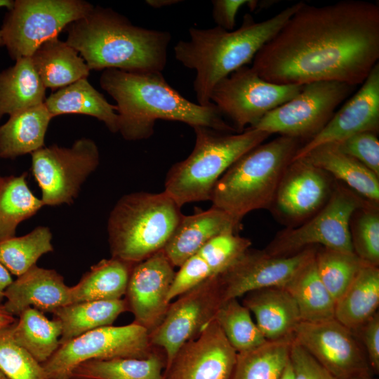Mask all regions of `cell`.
Returning a JSON list of instances; mask_svg holds the SVG:
<instances>
[{
  "mask_svg": "<svg viewBox=\"0 0 379 379\" xmlns=\"http://www.w3.org/2000/svg\"><path fill=\"white\" fill-rule=\"evenodd\" d=\"M174 267L162 249L132 269L124 300L134 316L133 322L149 333L163 320L171 303L168 293Z\"/></svg>",
  "mask_w": 379,
  "mask_h": 379,
  "instance_id": "18",
  "label": "cell"
},
{
  "mask_svg": "<svg viewBox=\"0 0 379 379\" xmlns=\"http://www.w3.org/2000/svg\"><path fill=\"white\" fill-rule=\"evenodd\" d=\"M213 277L211 272L202 258L197 253L188 258L175 272L169 293L171 301L180 295Z\"/></svg>",
  "mask_w": 379,
  "mask_h": 379,
  "instance_id": "44",
  "label": "cell"
},
{
  "mask_svg": "<svg viewBox=\"0 0 379 379\" xmlns=\"http://www.w3.org/2000/svg\"><path fill=\"white\" fill-rule=\"evenodd\" d=\"M134 265L113 257L101 260L70 287V304L121 299Z\"/></svg>",
  "mask_w": 379,
  "mask_h": 379,
  "instance_id": "30",
  "label": "cell"
},
{
  "mask_svg": "<svg viewBox=\"0 0 379 379\" xmlns=\"http://www.w3.org/2000/svg\"><path fill=\"white\" fill-rule=\"evenodd\" d=\"M149 332L132 322L121 326H107L60 343L55 353L41 364L48 379H71L74 369L90 360L143 358L154 349Z\"/></svg>",
  "mask_w": 379,
  "mask_h": 379,
  "instance_id": "10",
  "label": "cell"
},
{
  "mask_svg": "<svg viewBox=\"0 0 379 379\" xmlns=\"http://www.w3.org/2000/svg\"><path fill=\"white\" fill-rule=\"evenodd\" d=\"M100 84L116 102L119 131L127 140L149 138L159 119L180 121L192 128L205 126L232 133L218 107L192 102L174 89L161 72L103 70Z\"/></svg>",
  "mask_w": 379,
  "mask_h": 379,
  "instance_id": "2",
  "label": "cell"
},
{
  "mask_svg": "<svg viewBox=\"0 0 379 379\" xmlns=\"http://www.w3.org/2000/svg\"><path fill=\"white\" fill-rule=\"evenodd\" d=\"M304 2H297L261 22L246 13L241 26L227 31L218 26L191 27L190 39L174 46L175 57L183 66L196 71L194 90L198 104L206 106L214 86L222 79L253 60Z\"/></svg>",
  "mask_w": 379,
  "mask_h": 379,
  "instance_id": "4",
  "label": "cell"
},
{
  "mask_svg": "<svg viewBox=\"0 0 379 379\" xmlns=\"http://www.w3.org/2000/svg\"><path fill=\"white\" fill-rule=\"evenodd\" d=\"M13 324L0 328V371L8 379H48L42 364L13 338Z\"/></svg>",
  "mask_w": 379,
  "mask_h": 379,
  "instance_id": "41",
  "label": "cell"
},
{
  "mask_svg": "<svg viewBox=\"0 0 379 379\" xmlns=\"http://www.w3.org/2000/svg\"><path fill=\"white\" fill-rule=\"evenodd\" d=\"M128 311L124 299L93 300L72 303L56 310L53 318L62 326L60 344L93 329L111 326L123 312Z\"/></svg>",
  "mask_w": 379,
  "mask_h": 379,
  "instance_id": "31",
  "label": "cell"
},
{
  "mask_svg": "<svg viewBox=\"0 0 379 379\" xmlns=\"http://www.w3.org/2000/svg\"><path fill=\"white\" fill-rule=\"evenodd\" d=\"M0 379H8L0 371Z\"/></svg>",
  "mask_w": 379,
  "mask_h": 379,
  "instance_id": "54",
  "label": "cell"
},
{
  "mask_svg": "<svg viewBox=\"0 0 379 379\" xmlns=\"http://www.w3.org/2000/svg\"><path fill=\"white\" fill-rule=\"evenodd\" d=\"M241 222L214 206L183 215L163 250L171 264L179 267L215 236L237 233L241 227Z\"/></svg>",
  "mask_w": 379,
  "mask_h": 379,
  "instance_id": "22",
  "label": "cell"
},
{
  "mask_svg": "<svg viewBox=\"0 0 379 379\" xmlns=\"http://www.w3.org/2000/svg\"><path fill=\"white\" fill-rule=\"evenodd\" d=\"M251 314L238 299H231L222 303L215 314L214 319L237 352L253 349L267 341Z\"/></svg>",
  "mask_w": 379,
  "mask_h": 379,
  "instance_id": "39",
  "label": "cell"
},
{
  "mask_svg": "<svg viewBox=\"0 0 379 379\" xmlns=\"http://www.w3.org/2000/svg\"><path fill=\"white\" fill-rule=\"evenodd\" d=\"M14 1L12 0H0V8L6 7L8 10L11 9L13 6ZM4 46L1 33L0 31V46Z\"/></svg>",
  "mask_w": 379,
  "mask_h": 379,
  "instance_id": "51",
  "label": "cell"
},
{
  "mask_svg": "<svg viewBox=\"0 0 379 379\" xmlns=\"http://www.w3.org/2000/svg\"><path fill=\"white\" fill-rule=\"evenodd\" d=\"M242 304L252 313L267 340L293 338L301 321L295 301L284 287H270L249 292Z\"/></svg>",
  "mask_w": 379,
  "mask_h": 379,
  "instance_id": "23",
  "label": "cell"
},
{
  "mask_svg": "<svg viewBox=\"0 0 379 379\" xmlns=\"http://www.w3.org/2000/svg\"><path fill=\"white\" fill-rule=\"evenodd\" d=\"M312 246L288 257L268 255L250 248L225 272L218 275L222 302L270 287H284L315 255Z\"/></svg>",
  "mask_w": 379,
  "mask_h": 379,
  "instance_id": "16",
  "label": "cell"
},
{
  "mask_svg": "<svg viewBox=\"0 0 379 379\" xmlns=\"http://www.w3.org/2000/svg\"><path fill=\"white\" fill-rule=\"evenodd\" d=\"M293 338L267 340L237 352L231 379H279L288 361Z\"/></svg>",
  "mask_w": 379,
  "mask_h": 379,
  "instance_id": "36",
  "label": "cell"
},
{
  "mask_svg": "<svg viewBox=\"0 0 379 379\" xmlns=\"http://www.w3.org/2000/svg\"><path fill=\"white\" fill-rule=\"evenodd\" d=\"M166 359L156 350L143 358H115L81 363L71 379H164Z\"/></svg>",
  "mask_w": 379,
  "mask_h": 379,
  "instance_id": "33",
  "label": "cell"
},
{
  "mask_svg": "<svg viewBox=\"0 0 379 379\" xmlns=\"http://www.w3.org/2000/svg\"><path fill=\"white\" fill-rule=\"evenodd\" d=\"M379 306V268L364 263L335 301L334 318L354 331L372 317Z\"/></svg>",
  "mask_w": 379,
  "mask_h": 379,
  "instance_id": "28",
  "label": "cell"
},
{
  "mask_svg": "<svg viewBox=\"0 0 379 379\" xmlns=\"http://www.w3.org/2000/svg\"><path fill=\"white\" fill-rule=\"evenodd\" d=\"M302 159L341 181L364 199L379 203V177L342 152L335 143L316 147Z\"/></svg>",
  "mask_w": 379,
  "mask_h": 379,
  "instance_id": "24",
  "label": "cell"
},
{
  "mask_svg": "<svg viewBox=\"0 0 379 379\" xmlns=\"http://www.w3.org/2000/svg\"><path fill=\"white\" fill-rule=\"evenodd\" d=\"M13 281L11 273L0 263V305L5 299V291Z\"/></svg>",
  "mask_w": 379,
  "mask_h": 379,
  "instance_id": "48",
  "label": "cell"
},
{
  "mask_svg": "<svg viewBox=\"0 0 379 379\" xmlns=\"http://www.w3.org/2000/svg\"><path fill=\"white\" fill-rule=\"evenodd\" d=\"M350 232L354 253L365 263L379 265V206L367 201L352 214Z\"/></svg>",
  "mask_w": 379,
  "mask_h": 379,
  "instance_id": "40",
  "label": "cell"
},
{
  "mask_svg": "<svg viewBox=\"0 0 379 379\" xmlns=\"http://www.w3.org/2000/svg\"><path fill=\"white\" fill-rule=\"evenodd\" d=\"M379 60V6L345 0L306 4L258 51L252 68L284 85L333 81L362 84Z\"/></svg>",
  "mask_w": 379,
  "mask_h": 379,
  "instance_id": "1",
  "label": "cell"
},
{
  "mask_svg": "<svg viewBox=\"0 0 379 379\" xmlns=\"http://www.w3.org/2000/svg\"><path fill=\"white\" fill-rule=\"evenodd\" d=\"M222 304L218 276L204 281L170 303L163 320L149 333L152 345L164 352V370L179 349L214 319Z\"/></svg>",
  "mask_w": 379,
  "mask_h": 379,
  "instance_id": "14",
  "label": "cell"
},
{
  "mask_svg": "<svg viewBox=\"0 0 379 379\" xmlns=\"http://www.w3.org/2000/svg\"><path fill=\"white\" fill-rule=\"evenodd\" d=\"M4 308L13 316L34 307L42 312L53 313L70 304V287L54 270L36 265L13 281L5 291Z\"/></svg>",
  "mask_w": 379,
  "mask_h": 379,
  "instance_id": "21",
  "label": "cell"
},
{
  "mask_svg": "<svg viewBox=\"0 0 379 379\" xmlns=\"http://www.w3.org/2000/svg\"><path fill=\"white\" fill-rule=\"evenodd\" d=\"M31 155L32 171L44 206L71 204L100 163L98 147L87 138L77 140L69 147H44Z\"/></svg>",
  "mask_w": 379,
  "mask_h": 379,
  "instance_id": "13",
  "label": "cell"
},
{
  "mask_svg": "<svg viewBox=\"0 0 379 379\" xmlns=\"http://www.w3.org/2000/svg\"><path fill=\"white\" fill-rule=\"evenodd\" d=\"M355 87L333 81L305 84L298 95L267 113L251 128L307 142L324 128Z\"/></svg>",
  "mask_w": 379,
  "mask_h": 379,
  "instance_id": "11",
  "label": "cell"
},
{
  "mask_svg": "<svg viewBox=\"0 0 379 379\" xmlns=\"http://www.w3.org/2000/svg\"><path fill=\"white\" fill-rule=\"evenodd\" d=\"M193 128L196 140L192 152L171 166L164 183V192L180 207L210 200L215 183L224 173L271 135L250 127L235 134L205 126Z\"/></svg>",
  "mask_w": 379,
  "mask_h": 379,
  "instance_id": "6",
  "label": "cell"
},
{
  "mask_svg": "<svg viewBox=\"0 0 379 379\" xmlns=\"http://www.w3.org/2000/svg\"><path fill=\"white\" fill-rule=\"evenodd\" d=\"M78 53L55 37L43 43L29 58L46 88L58 90L88 78L90 69Z\"/></svg>",
  "mask_w": 379,
  "mask_h": 379,
  "instance_id": "26",
  "label": "cell"
},
{
  "mask_svg": "<svg viewBox=\"0 0 379 379\" xmlns=\"http://www.w3.org/2000/svg\"><path fill=\"white\" fill-rule=\"evenodd\" d=\"M164 191L123 196L107 223L112 257L136 264L164 249L183 215Z\"/></svg>",
  "mask_w": 379,
  "mask_h": 379,
  "instance_id": "7",
  "label": "cell"
},
{
  "mask_svg": "<svg viewBox=\"0 0 379 379\" xmlns=\"http://www.w3.org/2000/svg\"><path fill=\"white\" fill-rule=\"evenodd\" d=\"M377 133L361 132L335 144L342 152L359 161L379 177V140Z\"/></svg>",
  "mask_w": 379,
  "mask_h": 379,
  "instance_id": "43",
  "label": "cell"
},
{
  "mask_svg": "<svg viewBox=\"0 0 379 379\" xmlns=\"http://www.w3.org/2000/svg\"><path fill=\"white\" fill-rule=\"evenodd\" d=\"M44 104L53 117L67 114L88 115L102 121L112 133L119 131L116 105L108 102L87 78L52 93Z\"/></svg>",
  "mask_w": 379,
  "mask_h": 379,
  "instance_id": "25",
  "label": "cell"
},
{
  "mask_svg": "<svg viewBox=\"0 0 379 379\" xmlns=\"http://www.w3.org/2000/svg\"><path fill=\"white\" fill-rule=\"evenodd\" d=\"M52 118L44 103L9 116L0 126V157L13 159L44 147Z\"/></svg>",
  "mask_w": 379,
  "mask_h": 379,
  "instance_id": "27",
  "label": "cell"
},
{
  "mask_svg": "<svg viewBox=\"0 0 379 379\" xmlns=\"http://www.w3.org/2000/svg\"><path fill=\"white\" fill-rule=\"evenodd\" d=\"M51 239L49 228L40 226L24 236L0 241V263L19 277L36 265L41 255L53 251Z\"/></svg>",
  "mask_w": 379,
  "mask_h": 379,
  "instance_id": "37",
  "label": "cell"
},
{
  "mask_svg": "<svg viewBox=\"0 0 379 379\" xmlns=\"http://www.w3.org/2000/svg\"><path fill=\"white\" fill-rule=\"evenodd\" d=\"M66 30L65 42L80 53L90 71L161 72L166 65L171 34L134 25L112 8L94 6Z\"/></svg>",
  "mask_w": 379,
  "mask_h": 379,
  "instance_id": "3",
  "label": "cell"
},
{
  "mask_svg": "<svg viewBox=\"0 0 379 379\" xmlns=\"http://www.w3.org/2000/svg\"><path fill=\"white\" fill-rule=\"evenodd\" d=\"M379 130V65L376 64L359 90L334 113L324 128L301 145L293 160L321 145L337 143L352 135Z\"/></svg>",
  "mask_w": 379,
  "mask_h": 379,
  "instance_id": "20",
  "label": "cell"
},
{
  "mask_svg": "<svg viewBox=\"0 0 379 379\" xmlns=\"http://www.w3.org/2000/svg\"><path fill=\"white\" fill-rule=\"evenodd\" d=\"M251 246L248 239L227 232L211 239L197 253L204 260L212 276L216 277L237 262Z\"/></svg>",
  "mask_w": 379,
  "mask_h": 379,
  "instance_id": "42",
  "label": "cell"
},
{
  "mask_svg": "<svg viewBox=\"0 0 379 379\" xmlns=\"http://www.w3.org/2000/svg\"><path fill=\"white\" fill-rule=\"evenodd\" d=\"M0 178H1V176H0Z\"/></svg>",
  "mask_w": 379,
  "mask_h": 379,
  "instance_id": "55",
  "label": "cell"
},
{
  "mask_svg": "<svg viewBox=\"0 0 379 379\" xmlns=\"http://www.w3.org/2000/svg\"><path fill=\"white\" fill-rule=\"evenodd\" d=\"M352 331L362 346L372 372L378 373L379 371L378 312L359 328Z\"/></svg>",
  "mask_w": 379,
  "mask_h": 379,
  "instance_id": "46",
  "label": "cell"
},
{
  "mask_svg": "<svg viewBox=\"0 0 379 379\" xmlns=\"http://www.w3.org/2000/svg\"><path fill=\"white\" fill-rule=\"evenodd\" d=\"M0 72V119L44 103L46 87L30 58H22Z\"/></svg>",
  "mask_w": 379,
  "mask_h": 379,
  "instance_id": "29",
  "label": "cell"
},
{
  "mask_svg": "<svg viewBox=\"0 0 379 379\" xmlns=\"http://www.w3.org/2000/svg\"><path fill=\"white\" fill-rule=\"evenodd\" d=\"M237 351L215 319L178 351L164 379H231Z\"/></svg>",
  "mask_w": 379,
  "mask_h": 379,
  "instance_id": "19",
  "label": "cell"
},
{
  "mask_svg": "<svg viewBox=\"0 0 379 379\" xmlns=\"http://www.w3.org/2000/svg\"><path fill=\"white\" fill-rule=\"evenodd\" d=\"M16 320L14 316L6 312L3 305H0V328L12 325Z\"/></svg>",
  "mask_w": 379,
  "mask_h": 379,
  "instance_id": "49",
  "label": "cell"
},
{
  "mask_svg": "<svg viewBox=\"0 0 379 379\" xmlns=\"http://www.w3.org/2000/svg\"><path fill=\"white\" fill-rule=\"evenodd\" d=\"M317 273L335 301L345 293L365 263L354 252L317 247Z\"/></svg>",
  "mask_w": 379,
  "mask_h": 379,
  "instance_id": "38",
  "label": "cell"
},
{
  "mask_svg": "<svg viewBox=\"0 0 379 379\" xmlns=\"http://www.w3.org/2000/svg\"><path fill=\"white\" fill-rule=\"evenodd\" d=\"M368 200L344 184L335 183L331 194L313 216L277 234L264 251L270 255L288 257L312 246L354 252L350 221Z\"/></svg>",
  "mask_w": 379,
  "mask_h": 379,
  "instance_id": "8",
  "label": "cell"
},
{
  "mask_svg": "<svg viewBox=\"0 0 379 379\" xmlns=\"http://www.w3.org/2000/svg\"><path fill=\"white\" fill-rule=\"evenodd\" d=\"M303 86L269 82L246 65L220 80L210 100L241 133L246 126L253 127L267 113L294 98Z\"/></svg>",
  "mask_w": 379,
  "mask_h": 379,
  "instance_id": "12",
  "label": "cell"
},
{
  "mask_svg": "<svg viewBox=\"0 0 379 379\" xmlns=\"http://www.w3.org/2000/svg\"><path fill=\"white\" fill-rule=\"evenodd\" d=\"M93 7L84 0H15L0 29L4 46L14 60L29 58Z\"/></svg>",
  "mask_w": 379,
  "mask_h": 379,
  "instance_id": "9",
  "label": "cell"
},
{
  "mask_svg": "<svg viewBox=\"0 0 379 379\" xmlns=\"http://www.w3.org/2000/svg\"><path fill=\"white\" fill-rule=\"evenodd\" d=\"M289 361L293 379H336L306 350L293 340Z\"/></svg>",
  "mask_w": 379,
  "mask_h": 379,
  "instance_id": "45",
  "label": "cell"
},
{
  "mask_svg": "<svg viewBox=\"0 0 379 379\" xmlns=\"http://www.w3.org/2000/svg\"><path fill=\"white\" fill-rule=\"evenodd\" d=\"M332 177L304 159L292 161L277 190L270 209L287 227L304 222L319 211L333 189Z\"/></svg>",
  "mask_w": 379,
  "mask_h": 379,
  "instance_id": "17",
  "label": "cell"
},
{
  "mask_svg": "<svg viewBox=\"0 0 379 379\" xmlns=\"http://www.w3.org/2000/svg\"><path fill=\"white\" fill-rule=\"evenodd\" d=\"M284 288L295 301L301 321L317 322L334 319L335 301L319 278L314 257Z\"/></svg>",
  "mask_w": 379,
  "mask_h": 379,
  "instance_id": "32",
  "label": "cell"
},
{
  "mask_svg": "<svg viewBox=\"0 0 379 379\" xmlns=\"http://www.w3.org/2000/svg\"><path fill=\"white\" fill-rule=\"evenodd\" d=\"M349 379H374V378H373L371 375H362V376L351 378Z\"/></svg>",
  "mask_w": 379,
  "mask_h": 379,
  "instance_id": "53",
  "label": "cell"
},
{
  "mask_svg": "<svg viewBox=\"0 0 379 379\" xmlns=\"http://www.w3.org/2000/svg\"><path fill=\"white\" fill-rule=\"evenodd\" d=\"M27 173L0 178V241L15 237L17 226L44 206L28 187Z\"/></svg>",
  "mask_w": 379,
  "mask_h": 379,
  "instance_id": "35",
  "label": "cell"
},
{
  "mask_svg": "<svg viewBox=\"0 0 379 379\" xmlns=\"http://www.w3.org/2000/svg\"><path fill=\"white\" fill-rule=\"evenodd\" d=\"M293 340L306 350L336 379L371 375L365 352L353 332L335 318L300 321Z\"/></svg>",
  "mask_w": 379,
  "mask_h": 379,
  "instance_id": "15",
  "label": "cell"
},
{
  "mask_svg": "<svg viewBox=\"0 0 379 379\" xmlns=\"http://www.w3.org/2000/svg\"><path fill=\"white\" fill-rule=\"evenodd\" d=\"M18 317L11 328L13 338L38 362L44 363L60 345V322L55 318L48 319L34 307L25 310Z\"/></svg>",
  "mask_w": 379,
  "mask_h": 379,
  "instance_id": "34",
  "label": "cell"
},
{
  "mask_svg": "<svg viewBox=\"0 0 379 379\" xmlns=\"http://www.w3.org/2000/svg\"><path fill=\"white\" fill-rule=\"evenodd\" d=\"M300 147V140L279 135L246 152L215 183L210 199L212 206L240 220L253 211L270 208Z\"/></svg>",
  "mask_w": 379,
  "mask_h": 379,
  "instance_id": "5",
  "label": "cell"
},
{
  "mask_svg": "<svg viewBox=\"0 0 379 379\" xmlns=\"http://www.w3.org/2000/svg\"><path fill=\"white\" fill-rule=\"evenodd\" d=\"M279 379H293L289 361Z\"/></svg>",
  "mask_w": 379,
  "mask_h": 379,
  "instance_id": "52",
  "label": "cell"
},
{
  "mask_svg": "<svg viewBox=\"0 0 379 379\" xmlns=\"http://www.w3.org/2000/svg\"><path fill=\"white\" fill-rule=\"evenodd\" d=\"M182 1L180 0H147L145 3L154 8H161L163 7L178 4Z\"/></svg>",
  "mask_w": 379,
  "mask_h": 379,
  "instance_id": "50",
  "label": "cell"
},
{
  "mask_svg": "<svg viewBox=\"0 0 379 379\" xmlns=\"http://www.w3.org/2000/svg\"><path fill=\"white\" fill-rule=\"evenodd\" d=\"M248 0H213L212 15L216 26L227 31L234 30L239 9L247 6Z\"/></svg>",
  "mask_w": 379,
  "mask_h": 379,
  "instance_id": "47",
  "label": "cell"
}]
</instances>
